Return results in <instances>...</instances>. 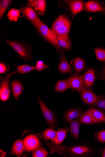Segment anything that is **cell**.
I'll use <instances>...</instances> for the list:
<instances>
[{"instance_id":"obj_1","label":"cell","mask_w":105,"mask_h":157,"mask_svg":"<svg viewBox=\"0 0 105 157\" xmlns=\"http://www.w3.org/2000/svg\"><path fill=\"white\" fill-rule=\"evenodd\" d=\"M46 145L50 154L55 153L64 157H88L94 152L93 148L87 144L63 146L47 141Z\"/></svg>"},{"instance_id":"obj_2","label":"cell","mask_w":105,"mask_h":157,"mask_svg":"<svg viewBox=\"0 0 105 157\" xmlns=\"http://www.w3.org/2000/svg\"><path fill=\"white\" fill-rule=\"evenodd\" d=\"M40 135L36 132L25 130L22 134L21 138L24 146L23 157L29 153H33L37 149L43 147Z\"/></svg>"},{"instance_id":"obj_3","label":"cell","mask_w":105,"mask_h":157,"mask_svg":"<svg viewBox=\"0 0 105 157\" xmlns=\"http://www.w3.org/2000/svg\"><path fill=\"white\" fill-rule=\"evenodd\" d=\"M7 44L18 54L20 58L25 61L32 58L33 54L30 46L24 41L6 40Z\"/></svg>"},{"instance_id":"obj_4","label":"cell","mask_w":105,"mask_h":157,"mask_svg":"<svg viewBox=\"0 0 105 157\" xmlns=\"http://www.w3.org/2000/svg\"><path fill=\"white\" fill-rule=\"evenodd\" d=\"M38 103L41 108L42 115L49 127L54 129L58 127V116L54 111L50 109L40 97L37 98Z\"/></svg>"},{"instance_id":"obj_5","label":"cell","mask_w":105,"mask_h":157,"mask_svg":"<svg viewBox=\"0 0 105 157\" xmlns=\"http://www.w3.org/2000/svg\"><path fill=\"white\" fill-rule=\"evenodd\" d=\"M71 21L64 15L60 16L53 23L51 29L57 36L68 35L71 27Z\"/></svg>"},{"instance_id":"obj_6","label":"cell","mask_w":105,"mask_h":157,"mask_svg":"<svg viewBox=\"0 0 105 157\" xmlns=\"http://www.w3.org/2000/svg\"><path fill=\"white\" fill-rule=\"evenodd\" d=\"M41 35L54 46L58 44L57 35L41 20L35 27Z\"/></svg>"},{"instance_id":"obj_7","label":"cell","mask_w":105,"mask_h":157,"mask_svg":"<svg viewBox=\"0 0 105 157\" xmlns=\"http://www.w3.org/2000/svg\"><path fill=\"white\" fill-rule=\"evenodd\" d=\"M17 72L15 71L10 74H8L4 78L1 79V86H0V98L2 101H5L9 98L11 91L10 86V78L14 74Z\"/></svg>"},{"instance_id":"obj_8","label":"cell","mask_w":105,"mask_h":157,"mask_svg":"<svg viewBox=\"0 0 105 157\" xmlns=\"http://www.w3.org/2000/svg\"><path fill=\"white\" fill-rule=\"evenodd\" d=\"M69 88L80 93L84 89V84L83 76L75 75L66 79Z\"/></svg>"},{"instance_id":"obj_9","label":"cell","mask_w":105,"mask_h":157,"mask_svg":"<svg viewBox=\"0 0 105 157\" xmlns=\"http://www.w3.org/2000/svg\"><path fill=\"white\" fill-rule=\"evenodd\" d=\"M84 113L80 108L73 107L67 109L64 113L63 119L66 124L72 121L79 118Z\"/></svg>"},{"instance_id":"obj_10","label":"cell","mask_w":105,"mask_h":157,"mask_svg":"<svg viewBox=\"0 0 105 157\" xmlns=\"http://www.w3.org/2000/svg\"><path fill=\"white\" fill-rule=\"evenodd\" d=\"M19 10L22 14L23 17L30 21L35 27L40 21L38 16L30 6H24Z\"/></svg>"},{"instance_id":"obj_11","label":"cell","mask_w":105,"mask_h":157,"mask_svg":"<svg viewBox=\"0 0 105 157\" xmlns=\"http://www.w3.org/2000/svg\"><path fill=\"white\" fill-rule=\"evenodd\" d=\"M80 93L82 100L84 104L94 105L96 103L98 95L92 90L84 89Z\"/></svg>"},{"instance_id":"obj_12","label":"cell","mask_w":105,"mask_h":157,"mask_svg":"<svg viewBox=\"0 0 105 157\" xmlns=\"http://www.w3.org/2000/svg\"><path fill=\"white\" fill-rule=\"evenodd\" d=\"M28 6H31L38 15L43 16L46 12V1L44 0H30L28 1Z\"/></svg>"},{"instance_id":"obj_13","label":"cell","mask_w":105,"mask_h":157,"mask_svg":"<svg viewBox=\"0 0 105 157\" xmlns=\"http://www.w3.org/2000/svg\"><path fill=\"white\" fill-rule=\"evenodd\" d=\"M84 84V88L88 89L91 87L95 80V73L93 69L87 70L83 76Z\"/></svg>"},{"instance_id":"obj_14","label":"cell","mask_w":105,"mask_h":157,"mask_svg":"<svg viewBox=\"0 0 105 157\" xmlns=\"http://www.w3.org/2000/svg\"><path fill=\"white\" fill-rule=\"evenodd\" d=\"M57 36L58 42L56 47L57 49L65 50H68L71 48V44L68 35Z\"/></svg>"},{"instance_id":"obj_15","label":"cell","mask_w":105,"mask_h":157,"mask_svg":"<svg viewBox=\"0 0 105 157\" xmlns=\"http://www.w3.org/2000/svg\"><path fill=\"white\" fill-rule=\"evenodd\" d=\"M24 151V146L22 140L18 139L15 141L11 150L10 153L18 157L23 156Z\"/></svg>"},{"instance_id":"obj_16","label":"cell","mask_w":105,"mask_h":157,"mask_svg":"<svg viewBox=\"0 0 105 157\" xmlns=\"http://www.w3.org/2000/svg\"><path fill=\"white\" fill-rule=\"evenodd\" d=\"M87 111L91 113L96 123L105 124V113L102 111L93 107L89 108Z\"/></svg>"},{"instance_id":"obj_17","label":"cell","mask_w":105,"mask_h":157,"mask_svg":"<svg viewBox=\"0 0 105 157\" xmlns=\"http://www.w3.org/2000/svg\"><path fill=\"white\" fill-rule=\"evenodd\" d=\"M69 131V128L67 127L58 129L56 132L55 138L52 141V143L58 145L62 144L67 137Z\"/></svg>"},{"instance_id":"obj_18","label":"cell","mask_w":105,"mask_h":157,"mask_svg":"<svg viewBox=\"0 0 105 157\" xmlns=\"http://www.w3.org/2000/svg\"><path fill=\"white\" fill-rule=\"evenodd\" d=\"M80 123L79 118L70 122V131L72 136L79 142Z\"/></svg>"},{"instance_id":"obj_19","label":"cell","mask_w":105,"mask_h":157,"mask_svg":"<svg viewBox=\"0 0 105 157\" xmlns=\"http://www.w3.org/2000/svg\"><path fill=\"white\" fill-rule=\"evenodd\" d=\"M13 96L16 101H18L22 94L23 87L22 83L18 80H14L11 82Z\"/></svg>"},{"instance_id":"obj_20","label":"cell","mask_w":105,"mask_h":157,"mask_svg":"<svg viewBox=\"0 0 105 157\" xmlns=\"http://www.w3.org/2000/svg\"><path fill=\"white\" fill-rule=\"evenodd\" d=\"M85 9L90 12H104V7L98 2L89 1L85 3Z\"/></svg>"},{"instance_id":"obj_21","label":"cell","mask_w":105,"mask_h":157,"mask_svg":"<svg viewBox=\"0 0 105 157\" xmlns=\"http://www.w3.org/2000/svg\"><path fill=\"white\" fill-rule=\"evenodd\" d=\"M72 62V67L75 71V75H79L85 67V61L83 59L77 58L75 59Z\"/></svg>"},{"instance_id":"obj_22","label":"cell","mask_w":105,"mask_h":157,"mask_svg":"<svg viewBox=\"0 0 105 157\" xmlns=\"http://www.w3.org/2000/svg\"><path fill=\"white\" fill-rule=\"evenodd\" d=\"M69 6L72 13L75 15L83 9V2L82 1H71Z\"/></svg>"},{"instance_id":"obj_23","label":"cell","mask_w":105,"mask_h":157,"mask_svg":"<svg viewBox=\"0 0 105 157\" xmlns=\"http://www.w3.org/2000/svg\"><path fill=\"white\" fill-rule=\"evenodd\" d=\"M58 69L62 74H68L71 72L72 68L65 56L62 57Z\"/></svg>"},{"instance_id":"obj_24","label":"cell","mask_w":105,"mask_h":157,"mask_svg":"<svg viewBox=\"0 0 105 157\" xmlns=\"http://www.w3.org/2000/svg\"><path fill=\"white\" fill-rule=\"evenodd\" d=\"M56 132L54 129L49 128L42 132L40 135L44 141H47L50 140L52 141L55 138Z\"/></svg>"},{"instance_id":"obj_25","label":"cell","mask_w":105,"mask_h":157,"mask_svg":"<svg viewBox=\"0 0 105 157\" xmlns=\"http://www.w3.org/2000/svg\"><path fill=\"white\" fill-rule=\"evenodd\" d=\"M81 124H96L91 114L87 110L79 118Z\"/></svg>"},{"instance_id":"obj_26","label":"cell","mask_w":105,"mask_h":157,"mask_svg":"<svg viewBox=\"0 0 105 157\" xmlns=\"http://www.w3.org/2000/svg\"><path fill=\"white\" fill-rule=\"evenodd\" d=\"M21 13L19 9L12 8L8 13L7 17L10 21H17L20 17Z\"/></svg>"},{"instance_id":"obj_27","label":"cell","mask_w":105,"mask_h":157,"mask_svg":"<svg viewBox=\"0 0 105 157\" xmlns=\"http://www.w3.org/2000/svg\"><path fill=\"white\" fill-rule=\"evenodd\" d=\"M69 88L66 80H62L57 82L55 90L57 92H63L67 90Z\"/></svg>"},{"instance_id":"obj_28","label":"cell","mask_w":105,"mask_h":157,"mask_svg":"<svg viewBox=\"0 0 105 157\" xmlns=\"http://www.w3.org/2000/svg\"><path fill=\"white\" fill-rule=\"evenodd\" d=\"M17 72L20 74H23L31 72L34 70H36V67L28 65H25L17 67Z\"/></svg>"},{"instance_id":"obj_29","label":"cell","mask_w":105,"mask_h":157,"mask_svg":"<svg viewBox=\"0 0 105 157\" xmlns=\"http://www.w3.org/2000/svg\"><path fill=\"white\" fill-rule=\"evenodd\" d=\"M94 106L99 110L105 111V97L98 95L97 101Z\"/></svg>"},{"instance_id":"obj_30","label":"cell","mask_w":105,"mask_h":157,"mask_svg":"<svg viewBox=\"0 0 105 157\" xmlns=\"http://www.w3.org/2000/svg\"><path fill=\"white\" fill-rule=\"evenodd\" d=\"M10 0H1L0 1V19H1L7 8L12 2Z\"/></svg>"},{"instance_id":"obj_31","label":"cell","mask_w":105,"mask_h":157,"mask_svg":"<svg viewBox=\"0 0 105 157\" xmlns=\"http://www.w3.org/2000/svg\"><path fill=\"white\" fill-rule=\"evenodd\" d=\"M49 154L46 149L43 147H41L33 153L32 156L33 157H46L48 156Z\"/></svg>"},{"instance_id":"obj_32","label":"cell","mask_w":105,"mask_h":157,"mask_svg":"<svg viewBox=\"0 0 105 157\" xmlns=\"http://www.w3.org/2000/svg\"><path fill=\"white\" fill-rule=\"evenodd\" d=\"M95 54L97 59L99 60L105 62V49L97 48L95 49Z\"/></svg>"},{"instance_id":"obj_33","label":"cell","mask_w":105,"mask_h":157,"mask_svg":"<svg viewBox=\"0 0 105 157\" xmlns=\"http://www.w3.org/2000/svg\"><path fill=\"white\" fill-rule=\"evenodd\" d=\"M95 137L96 140L101 143H105V130L95 132Z\"/></svg>"},{"instance_id":"obj_34","label":"cell","mask_w":105,"mask_h":157,"mask_svg":"<svg viewBox=\"0 0 105 157\" xmlns=\"http://www.w3.org/2000/svg\"><path fill=\"white\" fill-rule=\"evenodd\" d=\"M35 67L36 70L40 72L41 71L43 70L44 69L47 68L49 66L44 64L42 61H39L37 62Z\"/></svg>"},{"instance_id":"obj_35","label":"cell","mask_w":105,"mask_h":157,"mask_svg":"<svg viewBox=\"0 0 105 157\" xmlns=\"http://www.w3.org/2000/svg\"><path fill=\"white\" fill-rule=\"evenodd\" d=\"M8 69L7 67L3 62L0 64V74H1L7 72Z\"/></svg>"},{"instance_id":"obj_36","label":"cell","mask_w":105,"mask_h":157,"mask_svg":"<svg viewBox=\"0 0 105 157\" xmlns=\"http://www.w3.org/2000/svg\"><path fill=\"white\" fill-rule=\"evenodd\" d=\"M98 79L105 80V67H104L100 74L99 76Z\"/></svg>"},{"instance_id":"obj_37","label":"cell","mask_w":105,"mask_h":157,"mask_svg":"<svg viewBox=\"0 0 105 157\" xmlns=\"http://www.w3.org/2000/svg\"><path fill=\"white\" fill-rule=\"evenodd\" d=\"M6 154V152L3 151L2 149L0 150V157H5Z\"/></svg>"},{"instance_id":"obj_38","label":"cell","mask_w":105,"mask_h":157,"mask_svg":"<svg viewBox=\"0 0 105 157\" xmlns=\"http://www.w3.org/2000/svg\"><path fill=\"white\" fill-rule=\"evenodd\" d=\"M102 157H105V148L103 150L102 153Z\"/></svg>"},{"instance_id":"obj_39","label":"cell","mask_w":105,"mask_h":157,"mask_svg":"<svg viewBox=\"0 0 105 157\" xmlns=\"http://www.w3.org/2000/svg\"><path fill=\"white\" fill-rule=\"evenodd\" d=\"M104 11L105 12V7L104 8Z\"/></svg>"}]
</instances>
